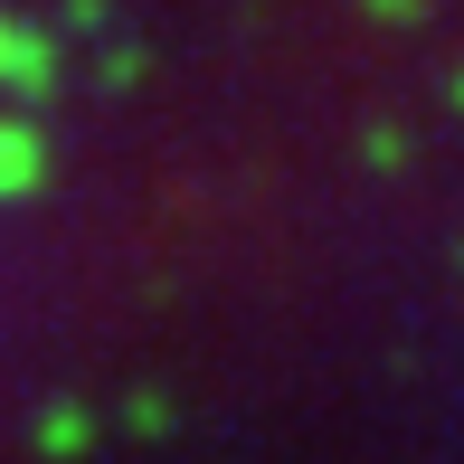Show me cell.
Returning a JSON list of instances; mask_svg holds the SVG:
<instances>
[{
    "label": "cell",
    "mask_w": 464,
    "mask_h": 464,
    "mask_svg": "<svg viewBox=\"0 0 464 464\" xmlns=\"http://www.w3.org/2000/svg\"><path fill=\"white\" fill-rule=\"evenodd\" d=\"M38 67V48H29V38H10V29H0V76H29Z\"/></svg>",
    "instance_id": "obj_1"
},
{
    "label": "cell",
    "mask_w": 464,
    "mask_h": 464,
    "mask_svg": "<svg viewBox=\"0 0 464 464\" xmlns=\"http://www.w3.org/2000/svg\"><path fill=\"white\" fill-rule=\"evenodd\" d=\"M19 161H29V152H19V142H0V180H10V171H19Z\"/></svg>",
    "instance_id": "obj_2"
}]
</instances>
